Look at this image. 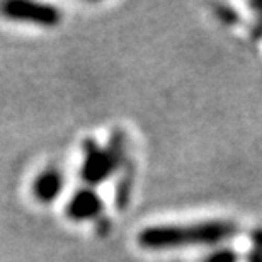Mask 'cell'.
Listing matches in <instances>:
<instances>
[{
  "label": "cell",
  "mask_w": 262,
  "mask_h": 262,
  "mask_svg": "<svg viewBox=\"0 0 262 262\" xmlns=\"http://www.w3.org/2000/svg\"><path fill=\"white\" fill-rule=\"evenodd\" d=\"M4 17L12 20H23V23H33L51 28L61 20L60 9L50 4L39 2H24V0H9L0 7Z\"/></svg>",
  "instance_id": "cell-2"
},
{
  "label": "cell",
  "mask_w": 262,
  "mask_h": 262,
  "mask_svg": "<svg viewBox=\"0 0 262 262\" xmlns=\"http://www.w3.org/2000/svg\"><path fill=\"white\" fill-rule=\"evenodd\" d=\"M96 230L99 235H106L109 230H111V222L107 218H97V225H96Z\"/></svg>",
  "instance_id": "cell-10"
},
{
  "label": "cell",
  "mask_w": 262,
  "mask_h": 262,
  "mask_svg": "<svg viewBox=\"0 0 262 262\" xmlns=\"http://www.w3.org/2000/svg\"><path fill=\"white\" fill-rule=\"evenodd\" d=\"M104 150H106L109 160H111L113 169L114 170L121 169L124 162L128 160V138L124 135V131L114 129L111 136H109L107 146Z\"/></svg>",
  "instance_id": "cell-7"
},
{
  "label": "cell",
  "mask_w": 262,
  "mask_h": 262,
  "mask_svg": "<svg viewBox=\"0 0 262 262\" xmlns=\"http://www.w3.org/2000/svg\"><path fill=\"white\" fill-rule=\"evenodd\" d=\"M82 150H83V164L80 169L82 181L89 186H97L102 184L107 177L114 174L113 164L109 160L106 150L101 148L92 138H85L82 141Z\"/></svg>",
  "instance_id": "cell-3"
},
{
  "label": "cell",
  "mask_w": 262,
  "mask_h": 262,
  "mask_svg": "<svg viewBox=\"0 0 262 262\" xmlns=\"http://www.w3.org/2000/svg\"><path fill=\"white\" fill-rule=\"evenodd\" d=\"M121 176L116 184V196H114V203L119 211H124L129 204L131 199V191H133V182H135V167L133 162L129 159L124 162L121 169Z\"/></svg>",
  "instance_id": "cell-6"
},
{
  "label": "cell",
  "mask_w": 262,
  "mask_h": 262,
  "mask_svg": "<svg viewBox=\"0 0 262 262\" xmlns=\"http://www.w3.org/2000/svg\"><path fill=\"white\" fill-rule=\"evenodd\" d=\"M238 225L230 220H209L187 225H159L141 230L138 244L148 250L181 249L191 245H209L235 237Z\"/></svg>",
  "instance_id": "cell-1"
},
{
  "label": "cell",
  "mask_w": 262,
  "mask_h": 262,
  "mask_svg": "<svg viewBox=\"0 0 262 262\" xmlns=\"http://www.w3.org/2000/svg\"><path fill=\"white\" fill-rule=\"evenodd\" d=\"M201 262H238V254L232 249H220L206 255Z\"/></svg>",
  "instance_id": "cell-9"
},
{
  "label": "cell",
  "mask_w": 262,
  "mask_h": 262,
  "mask_svg": "<svg viewBox=\"0 0 262 262\" xmlns=\"http://www.w3.org/2000/svg\"><path fill=\"white\" fill-rule=\"evenodd\" d=\"M213 12L223 24L233 26L240 23V14L228 4H213Z\"/></svg>",
  "instance_id": "cell-8"
},
{
  "label": "cell",
  "mask_w": 262,
  "mask_h": 262,
  "mask_svg": "<svg viewBox=\"0 0 262 262\" xmlns=\"http://www.w3.org/2000/svg\"><path fill=\"white\" fill-rule=\"evenodd\" d=\"M104 209L102 199L91 187L78 189L67 204V214L73 222H85V220H97Z\"/></svg>",
  "instance_id": "cell-4"
},
{
  "label": "cell",
  "mask_w": 262,
  "mask_h": 262,
  "mask_svg": "<svg viewBox=\"0 0 262 262\" xmlns=\"http://www.w3.org/2000/svg\"><path fill=\"white\" fill-rule=\"evenodd\" d=\"M247 262H260V259H259V242H254V249H252V252L249 254Z\"/></svg>",
  "instance_id": "cell-11"
},
{
  "label": "cell",
  "mask_w": 262,
  "mask_h": 262,
  "mask_svg": "<svg viewBox=\"0 0 262 262\" xmlns=\"http://www.w3.org/2000/svg\"><path fill=\"white\" fill-rule=\"evenodd\" d=\"M63 189V176L58 169L50 167L36 177L33 191L34 196L41 203H51L61 194Z\"/></svg>",
  "instance_id": "cell-5"
}]
</instances>
